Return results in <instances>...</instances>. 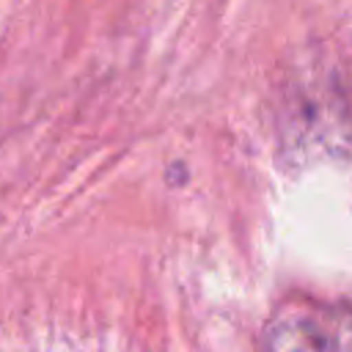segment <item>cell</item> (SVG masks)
I'll return each mask as SVG.
<instances>
[{
	"label": "cell",
	"mask_w": 352,
	"mask_h": 352,
	"mask_svg": "<svg viewBox=\"0 0 352 352\" xmlns=\"http://www.w3.org/2000/svg\"><path fill=\"white\" fill-rule=\"evenodd\" d=\"M338 308L283 311L267 327V352H341Z\"/></svg>",
	"instance_id": "1"
},
{
	"label": "cell",
	"mask_w": 352,
	"mask_h": 352,
	"mask_svg": "<svg viewBox=\"0 0 352 352\" xmlns=\"http://www.w3.org/2000/svg\"><path fill=\"white\" fill-rule=\"evenodd\" d=\"M336 319H338V349L352 352V311L338 308Z\"/></svg>",
	"instance_id": "2"
}]
</instances>
